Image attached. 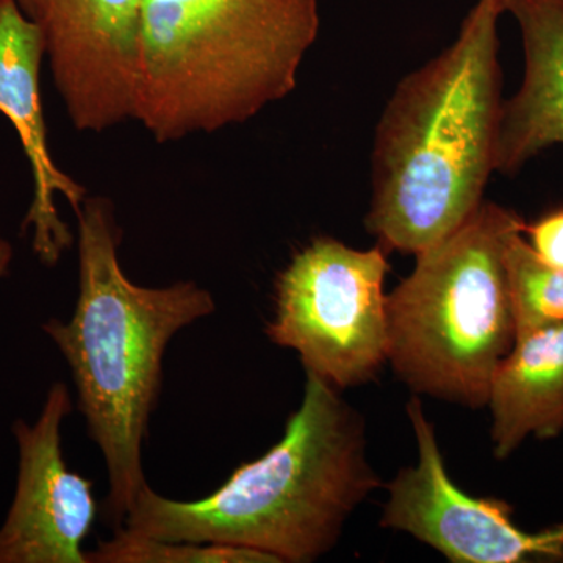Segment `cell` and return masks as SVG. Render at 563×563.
<instances>
[{"instance_id":"cell-16","label":"cell","mask_w":563,"mask_h":563,"mask_svg":"<svg viewBox=\"0 0 563 563\" xmlns=\"http://www.w3.org/2000/svg\"><path fill=\"white\" fill-rule=\"evenodd\" d=\"M11 262H13V246L5 239H0V280L9 274Z\"/></svg>"},{"instance_id":"cell-20","label":"cell","mask_w":563,"mask_h":563,"mask_svg":"<svg viewBox=\"0 0 563 563\" xmlns=\"http://www.w3.org/2000/svg\"><path fill=\"white\" fill-rule=\"evenodd\" d=\"M506 7H507V0H506Z\"/></svg>"},{"instance_id":"cell-14","label":"cell","mask_w":563,"mask_h":563,"mask_svg":"<svg viewBox=\"0 0 563 563\" xmlns=\"http://www.w3.org/2000/svg\"><path fill=\"white\" fill-rule=\"evenodd\" d=\"M88 563H279L273 555L228 544L172 542L114 529L87 553Z\"/></svg>"},{"instance_id":"cell-18","label":"cell","mask_w":563,"mask_h":563,"mask_svg":"<svg viewBox=\"0 0 563 563\" xmlns=\"http://www.w3.org/2000/svg\"><path fill=\"white\" fill-rule=\"evenodd\" d=\"M555 2H559L561 5H563V0H555Z\"/></svg>"},{"instance_id":"cell-8","label":"cell","mask_w":563,"mask_h":563,"mask_svg":"<svg viewBox=\"0 0 563 563\" xmlns=\"http://www.w3.org/2000/svg\"><path fill=\"white\" fill-rule=\"evenodd\" d=\"M29 16L74 129L102 133L132 120L141 0H31Z\"/></svg>"},{"instance_id":"cell-15","label":"cell","mask_w":563,"mask_h":563,"mask_svg":"<svg viewBox=\"0 0 563 563\" xmlns=\"http://www.w3.org/2000/svg\"><path fill=\"white\" fill-rule=\"evenodd\" d=\"M525 233L533 252L548 265L563 269V209L544 214L533 224H526Z\"/></svg>"},{"instance_id":"cell-3","label":"cell","mask_w":563,"mask_h":563,"mask_svg":"<svg viewBox=\"0 0 563 563\" xmlns=\"http://www.w3.org/2000/svg\"><path fill=\"white\" fill-rule=\"evenodd\" d=\"M379 485L361 415L335 387L307 373L301 406L268 453L243 463L198 501L165 498L147 485L121 528L309 563L335 547L355 507Z\"/></svg>"},{"instance_id":"cell-19","label":"cell","mask_w":563,"mask_h":563,"mask_svg":"<svg viewBox=\"0 0 563 563\" xmlns=\"http://www.w3.org/2000/svg\"><path fill=\"white\" fill-rule=\"evenodd\" d=\"M3 2H5V0H0V5H2Z\"/></svg>"},{"instance_id":"cell-2","label":"cell","mask_w":563,"mask_h":563,"mask_svg":"<svg viewBox=\"0 0 563 563\" xmlns=\"http://www.w3.org/2000/svg\"><path fill=\"white\" fill-rule=\"evenodd\" d=\"M79 222V298L68 321L43 331L68 362L88 435L109 473L106 517L121 528L144 487L143 443L163 387L169 342L217 310L213 295L191 280L151 288L133 284L120 263L113 203L87 198Z\"/></svg>"},{"instance_id":"cell-5","label":"cell","mask_w":563,"mask_h":563,"mask_svg":"<svg viewBox=\"0 0 563 563\" xmlns=\"http://www.w3.org/2000/svg\"><path fill=\"white\" fill-rule=\"evenodd\" d=\"M526 222L484 201L461 228L421 251L387 295V362L415 393L481 409L515 343L506 247Z\"/></svg>"},{"instance_id":"cell-1","label":"cell","mask_w":563,"mask_h":563,"mask_svg":"<svg viewBox=\"0 0 563 563\" xmlns=\"http://www.w3.org/2000/svg\"><path fill=\"white\" fill-rule=\"evenodd\" d=\"M506 0H477L457 38L399 81L380 114L366 228L385 251L420 254L484 202L503 110L498 24Z\"/></svg>"},{"instance_id":"cell-11","label":"cell","mask_w":563,"mask_h":563,"mask_svg":"<svg viewBox=\"0 0 563 563\" xmlns=\"http://www.w3.org/2000/svg\"><path fill=\"white\" fill-rule=\"evenodd\" d=\"M518 22L525 73L503 103L496 173L515 174L548 147L563 144V5L555 0H507Z\"/></svg>"},{"instance_id":"cell-13","label":"cell","mask_w":563,"mask_h":563,"mask_svg":"<svg viewBox=\"0 0 563 563\" xmlns=\"http://www.w3.org/2000/svg\"><path fill=\"white\" fill-rule=\"evenodd\" d=\"M523 235L525 232L515 233L506 247L517 336L563 322V269L544 263Z\"/></svg>"},{"instance_id":"cell-9","label":"cell","mask_w":563,"mask_h":563,"mask_svg":"<svg viewBox=\"0 0 563 563\" xmlns=\"http://www.w3.org/2000/svg\"><path fill=\"white\" fill-rule=\"evenodd\" d=\"M73 412L68 385H52L38 421L13 424L20 450L16 493L0 528V563H88L81 550L98 503L92 483L66 465L62 424Z\"/></svg>"},{"instance_id":"cell-4","label":"cell","mask_w":563,"mask_h":563,"mask_svg":"<svg viewBox=\"0 0 563 563\" xmlns=\"http://www.w3.org/2000/svg\"><path fill=\"white\" fill-rule=\"evenodd\" d=\"M320 0H141L132 120L157 143L242 124L287 98Z\"/></svg>"},{"instance_id":"cell-12","label":"cell","mask_w":563,"mask_h":563,"mask_svg":"<svg viewBox=\"0 0 563 563\" xmlns=\"http://www.w3.org/2000/svg\"><path fill=\"white\" fill-rule=\"evenodd\" d=\"M487 406L498 459L509 457L528 437L563 432V322L515 339L493 374Z\"/></svg>"},{"instance_id":"cell-17","label":"cell","mask_w":563,"mask_h":563,"mask_svg":"<svg viewBox=\"0 0 563 563\" xmlns=\"http://www.w3.org/2000/svg\"><path fill=\"white\" fill-rule=\"evenodd\" d=\"M18 3H20V7L22 10H24V13L29 16V10H31V0H16Z\"/></svg>"},{"instance_id":"cell-7","label":"cell","mask_w":563,"mask_h":563,"mask_svg":"<svg viewBox=\"0 0 563 563\" xmlns=\"http://www.w3.org/2000/svg\"><path fill=\"white\" fill-rule=\"evenodd\" d=\"M418 443V463L388 484L380 526L410 533L455 563L563 562V523L528 532L512 507L474 498L448 476L431 421L413 396L407 404Z\"/></svg>"},{"instance_id":"cell-10","label":"cell","mask_w":563,"mask_h":563,"mask_svg":"<svg viewBox=\"0 0 563 563\" xmlns=\"http://www.w3.org/2000/svg\"><path fill=\"white\" fill-rule=\"evenodd\" d=\"M46 57L41 27L16 0L0 5V113L18 136L32 169L33 199L22 231L33 232V251L44 265L54 266L73 244L69 225L55 207L58 195L79 211L87 190L58 168L52 158L41 102L40 70Z\"/></svg>"},{"instance_id":"cell-6","label":"cell","mask_w":563,"mask_h":563,"mask_svg":"<svg viewBox=\"0 0 563 563\" xmlns=\"http://www.w3.org/2000/svg\"><path fill=\"white\" fill-rule=\"evenodd\" d=\"M385 254L321 236L277 276L266 335L336 390L368 383L387 362Z\"/></svg>"}]
</instances>
